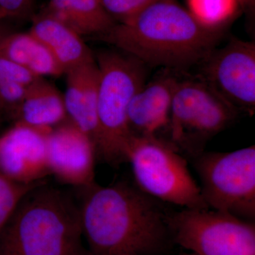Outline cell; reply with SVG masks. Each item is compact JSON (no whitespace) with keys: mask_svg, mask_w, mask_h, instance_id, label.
<instances>
[{"mask_svg":"<svg viewBox=\"0 0 255 255\" xmlns=\"http://www.w3.org/2000/svg\"><path fill=\"white\" fill-rule=\"evenodd\" d=\"M97 156L111 164L127 162L134 134L128 110L134 95L145 85V65L124 52L105 50L97 55Z\"/></svg>","mask_w":255,"mask_h":255,"instance_id":"cell-4","label":"cell"},{"mask_svg":"<svg viewBox=\"0 0 255 255\" xmlns=\"http://www.w3.org/2000/svg\"><path fill=\"white\" fill-rule=\"evenodd\" d=\"M178 80L163 74L145 84L134 95L128 110V121L134 135H155L168 126L174 89Z\"/></svg>","mask_w":255,"mask_h":255,"instance_id":"cell-12","label":"cell"},{"mask_svg":"<svg viewBox=\"0 0 255 255\" xmlns=\"http://www.w3.org/2000/svg\"><path fill=\"white\" fill-rule=\"evenodd\" d=\"M0 76L27 87L39 78L0 53Z\"/></svg>","mask_w":255,"mask_h":255,"instance_id":"cell-22","label":"cell"},{"mask_svg":"<svg viewBox=\"0 0 255 255\" xmlns=\"http://www.w3.org/2000/svg\"><path fill=\"white\" fill-rule=\"evenodd\" d=\"M137 187L159 201L184 209H209L186 159L156 135H134L127 152Z\"/></svg>","mask_w":255,"mask_h":255,"instance_id":"cell-5","label":"cell"},{"mask_svg":"<svg viewBox=\"0 0 255 255\" xmlns=\"http://www.w3.org/2000/svg\"><path fill=\"white\" fill-rule=\"evenodd\" d=\"M43 12L60 20L82 36H100L117 23L100 0H48Z\"/></svg>","mask_w":255,"mask_h":255,"instance_id":"cell-16","label":"cell"},{"mask_svg":"<svg viewBox=\"0 0 255 255\" xmlns=\"http://www.w3.org/2000/svg\"><path fill=\"white\" fill-rule=\"evenodd\" d=\"M26 87L0 76V110L14 115L22 102Z\"/></svg>","mask_w":255,"mask_h":255,"instance_id":"cell-21","label":"cell"},{"mask_svg":"<svg viewBox=\"0 0 255 255\" xmlns=\"http://www.w3.org/2000/svg\"><path fill=\"white\" fill-rule=\"evenodd\" d=\"M221 34L220 28L203 24L176 0H157L97 38L145 65L184 70L202 63Z\"/></svg>","mask_w":255,"mask_h":255,"instance_id":"cell-2","label":"cell"},{"mask_svg":"<svg viewBox=\"0 0 255 255\" xmlns=\"http://www.w3.org/2000/svg\"><path fill=\"white\" fill-rule=\"evenodd\" d=\"M97 156L94 140L68 119L48 133L49 174L65 184L85 189L95 184Z\"/></svg>","mask_w":255,"mask_h":255,"instance_id":"cell-10","label":"cell"},{"mask_svg":"<svg viewBox=\"0 0 255 255\" xmlns=\"http://www.w3.org/2000/svg\"><path fill=\"white\" fill-rule=\"evenodd\" d=\"M174 244L196 255H255V226L233 215L209 209L167 214Z\"/></svg>","mask_w":255,"mask_h":255,"instance_id":"cell-8","label":"cell"},{"mask_svg":"<svg viewBox=\"0 0 255 255\" xmlns=\"http://www.w3.org/2000/svg\"><path fill=\"white\" fill-rule=\"evenodd\" d=\"M36 187V183L21 184L0 173V234L23 198Z\"/></svg>","mask_w":255,"mask_h":255,"instance_id":"cell-19","label":"cell"},{"mask_svg":"<svg viewBox=\"0 0 255 255\" xmlns=\"http://www.w3.org/2000/svg\"><path fill=\"white\" fill-rule=\"evenodd\" d=\"M85 189L79 210L92 255H161L173 244L159 201L124 183Z\"/></svg>","mask_w":255,"mask_h":255,"instance_id":"cell-1","label":"cell"},{"mask_svg":"<svg viewBox=\"0 0 255 255\" xmlns=\"http://www.w3.org/2000/svg\"><path fill=\"white\" fill-rule=\"evenodd\" d=\"M29 32L44 45L64 73L95 59L82 36L43 11L33 17Z\"/></svg>","mask_w":255,"mask_h":255,"instance_id":"cell-14","label":"cell"},{"mask_svg":"<svg viewBox=\"0 0 255 255\" xmlns=\"http://www.w3.org/2000/svg\"><path fill=\"white\" fill-rule=\"evenodd\" d=\"M13 118L16 123L50 131L68 120L63 95L44 78L26 87L22 102Z\"/></svg>","mask_w":255,"mask_h":255,"instance_id":"cell-15","label":"cell"},{"mask_svg":"<svg viewBox=\"0 0 255 255\" xmlns=\"http://www.w3.org/2000/svg\"><path fill=\"white\" fill-rule=\"evenodd\" d=\"M9 32L6 31V28L3 27V26H0V40L3 38V37L6 36Z\"/></svg>","mask_w":255,"mask_h":255,"instance_id":"cell-25","label":"cell"},{"mask_svg":"<svg viewBox=\"0 0 255 255\" xmlns=\"http://www.w3.org/2000/svg\"><path fill=\"white\" fill-rule=\"evenodd\" d=\"M180 255H196L192 253H181Z\"/></svg>","mask_w":255,"mask_h":255,"instance_id":"cell-26","label":"cell"},{"mask_svg":"<svg viewBox=\"0 0 255 255\" xmlns=\"http://www.w3.org/2000/svg\"><path fill=\"white\" fill-rule=\"evenodd\" d=\"M240 6L243 8L248 14L253 16L255 12V0H238Z\"/></svg>","mask_w":255,"mask_h":255,"instance_id":"cell-24","label":"cell"},{"mask_svg":"<svg viewBox=\"0 0 255 255\" xmlns=\"http://www.w3.org/2000/svg\"><path fill=\"white\" fill-rule=\"evenodd\" d=\"M34 0H0L3 17H25L31 12Z\"/></svg>","mask_w":255,"mask_h":255,"instance_id":"cell-23","label":"cell"},{"mask_svg":"<svg viewBox=\"0 0 255 255\" xmlns=\"http://www.w3.org/2000/svg\"><path fill=\"white\" fill-rule=\"evenodd\" d=\"M208 207L246 221L255 218V145L193 157Z\"/></svg>","mask_w":255,"mask_h":255,"instance_id":"cell-6","label":"cell"},{"mask_svg":"<svg viewBox=\"0 0 255 255\" xmlns=\"http://www.w3.org/2000/svg\"><path fill=\"white\" fill-rule=\"evenodd\" d=\"M50 131L15 122L0 135V173L14 182L35 184L49 174L47 143Z\"/></svg>","mask_w":255,"mask_h":255,"instance_id":"cell-11","label":"cell"},{"mask_svg":"<svg viewBox=\"0 0 255 255\" xmlns=\"http://www.w3.org/2000/svg\"><path fill=\"white\" fill-rule=\"evenodd\" d=\"M201 63L203 81L238 112L254 113L255 43L234 38Z\"/></svg>","mask_w":255,"mask_h":255,"instance_id":"cell-9","label":"cell"},{"mask_svg":"<svg viewBox=\"0 0 255 255\" xmlns=\"http://www.w3.org/2000/svg\"><path fill=\"white\" fill-rule=\"evenodd\" d=\"M0 53L38 78L65 75L51 53L30 32L7 33L0 40Z\"/></svg>","mask_w":255,"mask_h":255,"instance_id":"cell-17","label":"cell"},{"mask_svg":"<svg viewBox=\"0 0 255 255\" xmlns=\"http://www.w3.org/2000/svg\"><path fill=\"white\" fill-rule=\"evenodd\" d=\"M157 0H100L107 14L116 23H123L136 16Z\"/></svg>","mask_w":255,"mask_h":255,"instance_id":"cell-20","label":"cell"},{"mask_svg":"<svg viewBox=\"0 0 255 255\" xmlns=\"http://www.w3.org/2000/svg\"><path fill=\"white\" fill-rule=\"evenodd\" d=\"M63 95L68 119L94 142L97 139L99 69L96 60L68 70ZM97 147V146H96Z\"/></svg>","mask_w":255,"mask_h":255,"instance_id":"cell-13","label":"cell"},{"mask_svg":"<svg viewBox=\"0 0 255 255\" xmlns=\"http://www.w3.org/2000/svg\"><path fill=\"white\" fill-rule=\"evenodd\" d=\"M238 113L202 80H178L168 124L172 144L196 157L204 152L210 138L232 123Z\"/></svg>","mask_w":255,"mask_h":255,"instance_id":"cell-7","label":"cell"},{"mask_svg":"<svg viewBox=\"0 0 255 255\" xmlns=\"http://www.w3.org/2000/svg\"><path fill=\"white\" fill-rule=\"evenodd\" d=\"M35 189L0 234V255H83L80 210L58 189Z\"/></svg>","mask_w":255,"mask_h":255,"instance_id":"cell-3","label":"cell"},{"mask_svg":"<svg viewBox=\"0 0 255 255\" xmlns=\"http://www.w3.org/2000/svg\"><path fill=\"white\" fill-rule=\"evenodd\" d=\"M188 10L201 23L219 28L236 14L238 0H187Z\"/></svg>","mask_w":255,"mask_h":255,"instance_id":"cell-18","label":"cell"},{"mask_svg":"<svg viewBox=\"0 0 255 255\" xmlns=\"http://www.w3.org/2000/svg\"><path fill=\"white\" fill-rule=\"evenodd\" d=\"M2 18H4V17H3V15L1 14V11H0V20L2 19Z\"/></svg>","mask_w":255,"mask_h":255,"instance_id":"cell-27","label":"cell"}]
</instances>
